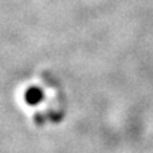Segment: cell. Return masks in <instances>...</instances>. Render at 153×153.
<instances>
[{
  "instance_id": "6da1fadb",
  "label": "cell",
  "mask_w": 153,
  "mask_h": 153,
  "mask_svg": "<svg viewBox=\"0 0 153 153\" xmlns=\"http://www.w3.org/2000/svg\"><path fill=\"white\" fill-rule=\"evenodd\" d=\"M43 98V92L38 89V88H30L27 92H26V101H27L30 105L38 104Z\"/></svg>"
}]
</instances>
